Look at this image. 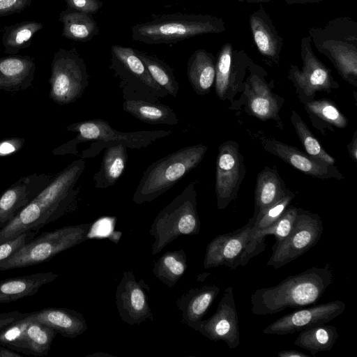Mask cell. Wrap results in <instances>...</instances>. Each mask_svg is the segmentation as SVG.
<instances>
[{
	"mask_svg": "<svg viewBox=\"0 0 357 357\" xmlns=\"http://www.w3.org/2000/svg\"><path fill=\"white\" fill-rule=\"evenodd\" d=\"M85 167L86 161L81 158L54 175L51 183L0 230V244L26 231H39L71 211L78 194L76 185Z\"/></svg>",
	"mask_w": 357,
	"mask_h": 357,
	"instance_id": "cell-1",
	"label": "cell"
},
{
	"mask_svg": "<svg viewBox=\"0 0 357 357\" xmlns=\"http://www.w3.org/2000/svg\"><path fill=\"white\" fill-rule=\"evenodd\" d=\"M332 282L329 264L324 267H310L288 276L275 286L255 290L250 298L251 312L256 315H268L288 308L314 305Z\"/></svg>",
	"mask_w": 357,
	"mask_h": 357,
	"instance_id": "cell-2",
	"label": "cell"
},
{
	"mask_svg": "<svg viewBox=\"0 0 357 357\" xmlns=\"http://www.w3.org/2000/svg\"><path fill=\"white\" fill-rule=\"evenodd\" d=\"M68 131L77 132V136L69 142L54 149L52 153L56 155H77L79 144L92 142L89 149L82 152L81 158L96 156L104 148L123 144L127 148L140 149L146 148L159 139L172 133L171 130H139L122 132L114 129L109 123L100 119L85 120L66 126Z\"/></svg>",
	"mask_w": 357,
	"mask_h": 357,
	"instance_id": "cell-3",
	"label": "cell"
},
{
	"mask_svg": "<svg viewBox=\"0 0 357 357\" xmlns=\"http://www.w3.org/2000/svg\"><path fill=\"white\" fill-rule=\"evenodd\" d=\"M226 30L222 17L207 14L175 13L133 25L132 40L148 45L171 44L202 34Z\"/></svg>",
	"mask_w": 357,
	"mask_h": 357,
	"instance_id": "cell-4",
	"label": "cell"
},
{
	"mask_svg": "<svg viewBox=\"0 0 357 357\" xmlns=\"http://www.w3.org/2000/svg\"><path fill=\"white\" fill-rule=\"evenodd\" d=\"M309 36L317 50L332 63L338 75L357 86V22L349 16L309 28Z\"/></svg>",
	"mask_w": 357,
	"mask_h": 357,
	"instance_id": "cell-5",
	"label": "cell"
},
{
	"mask_svg": "<svg viewBox=\"0 0 357 357\" xmlns=\"http://www.w3.org/2000/svg\"><path fill=\"white\" fill-rule=\"evenodd\" d=\"M207 150L208 146L201 144L189 146L151 164L142 174L132 201L141 204L158 198L195 169Z\"/></svg>",
	"mask_w": 357,
	"mask_h": 357,
	"instance_id": "cell-6",
	"label": "cell"
},
{
	"mask_svg": "<svg viewBox=\"0 0 357 357\" xmlns=\"http://www.w3.org/2000/svg\"><path fill=\"white\" fill-rule=\"evenodd\" d=\"M197 197L195 183L191 182L158 213L149 231L155 239L152 244L153 255L180 236L199 233Z\"/></svg>",
	"mask_w": 357,
	"mask_h": 357,
	"instance_id": "cell-7",
	"label": "cell"
},
{
	"mask_svg": "<svg viewBox=\"0 0 357 357\" xmlns=\"http://www.w3.org/2000/svg\"><path fill=\"white\" fill-rule=\"evenodd\" d=\"M91 223L66 226L43 232L0 263V271L24 268L47 261L89 238Z\"/></svg>",
	"mask_w": 357,
	"mask_h": 357,
	"instance_id": "cell-8",
	"label": "cell"
},
{
	"mask_svg": "<svg viewBox=\"0 0 357 357\" xmlns=\"http://www.w3.org/2000/svg\"><path fill=\"white\" fill-rule=\"evenodd\" d=\"M110 66L119 79L123 98L160 102L168 94L153 79L135 49L114 45L110 50Z\"/></svg>",
	"mask_w": 357,
	"mask_h": 357,
	"instance_id": "cell-9",
	"label": "cell"
},
{
	"mask_svg": "<svg viewBox=\"0 0 357 357\" xmlns=\"http://www.w3.org/2000/svg\"><path fill=\"white\" fill-rule=\"evenodd\" d=\"M266 70L254 61L248 68L243 89L239 98L229 109L244 112L261 121H271L275 126L283 130L284 125L280 116V111L285 99L273 91L274 81L268 79Z\"/></svg>",
	"mask_w": 357,
	"mask_h": 357,
	"instance_id": "cell-10",
	"label": "cell"
},
{
	"mask_svg": "<svg viewBox=\"0 0 357 357\" xmlns=\"http://www.w3.org/2000/svg\"><path fill=\"white\" fill-rule=\"evenodd\" d=\"M89 78L86 64L76 48H60L51 63L49 97L59 105L73 103L85 92Z\"/></svg>",
	"mask_w": 357,
	"mask_h": 357,
	"instance_id": "cell-11",
	"label": "cell"
},
{
	"mask_svg": "<svg viewBox=\"0 0 357 357\" xmlns=\"http://www.w3.org/2000/svg\"><path fill=\"white\" fill-rule=\"evenodd\" d=\"M302 67L290 64L287 78L293 84L301 104L315 99L317 93H330L340 87L332 75V71L314 54L310 37L301 40Z\"/></svg>",
	"mask_w": 357,
	"mask_h": 357,
	"instance_id": "cell-12",
	"label": "cell"
},
{
	"mask_svg": "<svg viewBox=\"0 0 357 357\" xmlns=\"http://www.w3.org/2000/svg\"><path fill=\"white\" fill-rule=\"evenodd\" d=\"M323 230V222L318 214L298 208L292 230L281 243L273 246V253L266 265L277 269L298 258L318 243Z\"/></svg>",
	"mask_w": 357,
	"mask_h": 357,
	"instance_id": "cell-13",
	"label": "cell"
},
{
	"mask_svg": "<svg viewBox=\"0 0 357 357\" xmlns=\"http://www.w3.org/2000/svg\"><path fill=\"white\" fill-rule=\"evenodd\" d=\"M215 92L217 97L234 104L243 89L248 68L254 61L243 50H235L230 43L222 46L215 57Z\"/></svg>",
	"mask_w": 357,
	"mask_h": 357,
	"instance_id": "cell-14",
	"label": "cell"
},
{
	"mask_svg": "<svg viewBox=\"0 0 357 357\" xmlns=\"http://www.w3.org/2000/svg\"><path fill=\"white\" fill-rule=\"evenodd\" d=\"M245 174L246 167L239 144L234 140L222 143L215 162V191L219 210L225 209L236 199Z\"/></svg>",
	"mask_w": 357,
	"mask_h": 357,
	"instance_id": "cell-15",
	"label": "cell"
},
{
	"mask_svg": "<svg viewBox=\"0 0 357 357\" xmlns=\"http://www.w3.org/2000/svg\"><path fill=\"white\" fill-rule=\"evenodd\" d=\"M250 137L268 153L280 158L303 174L320 179L342 180L344 175L335 164H330L310 156L298 148L275 139L261 130L246 129Z\"/></svg>",
	"mask_w": 357,
	"mask_h": 357,
	"instance_id": "cell-16",
	"label": "cell"
},
{
	"mask_svg": "<svg viewBox=\"0 0 357 357\" xmlns=\"http://www.w3.org/2000/svg\"><path fill=\"white\" fill-rule=\"evenodd\" d=\"M149 290L144 280H136L132 271H123L115 294L116 307L122 321L130 325L140 324L148 319L153 321L147 296Z\"/></svg>",
	"mask_w": 357,
	"mask_h": 357,
	"instance_id": "cell-17",
	"label": "cell"
},
{
	"mask_svg": "<svg viewBox=\"0 0 357 357\" xmlns=\"http://www.w3.org/2000/svg\"><path fill=\"white\" fill-rule=\"evenodd\" d=\"M346 305L336 300L312 307H302L276 319L264 330L266 335H284L325 324L341 314Z\"/></svg>",
	"mask_w": 357,
	"mask_h": 357,
	"instance_id": "cell-18",
	"label": "cell"
},
{
	"mask_svg": "<svg viewBox=\"0 0 357 357\" xmlns=\"http://www.w3.org/2000/svg\"><path fill=\"white\" fill-rule=\"evenodd\" d=\"M197 331L210 340L225 342L230 349L240 345L239 321L231 287L225 289L215 312L202 319Z\"/></svg>",
	"mask_w": 357,
	"mask_h": 357,
	"instance_id": "cell-19",
	"label": "cell"
},
{
	"mask_svg": "<svg viewBox=\"0 0 357 357\" xmlns=\"http://www.w3.org/2000/svg\"><path fill=\"white\" fill-rule=\"evenodd\" d=\"M255 218L234 231L220 234L207 245L204 259L205 268L226 266L234 269L241 265V257L254 232Z\"/></svg>",
	"mask_w": 357,
	"mask_h": 357,
	"instance_id": "cell-20",
	"label": "cell"
},
{
	"mask_svg": "<svg viewBox=\"0 0 357 357\" xmlns=\"http://www.w3.org/2000/svg\"><path fill=\"white\" fill-rule=\"evenodd\" d=\"M54 175L33 174L25 176L0 195V230L52 181Z\"/></svg>",
	"mask_w": 357,
	"mask_h": 357,
	"instance_id": "cell-21",
	"label": "cell"
},
{
	"mask_svg": "<svg viewBox=\"0 0 357 357\" xmlns=\"http://www.w3.org/2000/svg\"><path fill=\"white\" fill-rule=\"evenodd\" d=\"M249 25L253 40L263 61L271 67L278 66L284 38L277 31L263 6H259L250 15Z\"/></svg>",
	"mask_w": 357,
	"mask_h": 357,
	"instance_id": "cell-22",
	"label": "cell"
},
{
	"mask_svg": "<svg viewBox=\"0 0 357 357\" xmlns=\"http://www.w3.org/2000/svg\"><path fill=\"white\" fill-rule=\"evenodd\" d=\"M36 67L35 59L29 55L0 57V90L17 93L31 87Z\"/></svg>",
	"mask_w": 357,
	"mask_h": 357,
	"instance_id": "cell-23",
	"label": "cell"
},
{
	"mask_svg": "<svg viewBox=\"0 0 357 357\" xmlns=\"http://www.w3.org/2000/svg\"><path fill=\"white\" fill-rule=\"evenodd\" d=\"M220 291L217 285L208 284L191 288L181 295L176 305L181 313V322L197 331Z\"/></svg>",
	"mask_w": 357,
	"mask_h": 357,
	"instance_id": "cell-24",
	"label": "cell"
},
{
	"mask_svg": "<svg viewBox=\"0 0 357 357\" xmlns=\"http://www.w3.org/2000/svg\"><path fill=\"white\" fill-rule=\"evenodd\" d=\"M31 321L47 325L63 337L75 338L87 330V323L82 313L63 307H46L29 312Z\"/></svg>",
	"mask_w": 357,
	"mask_h": 357,
	"instance_id": "cell-25",
	"label": "cell"
},
{
	"mask_svg": "<svg viewBox=\"0 0 357 357\" xmlns=\"http://www.w3.org/2000/svg\"><path fill=\"white\" fill-rule=\"evenodd\" d=\"M298 215V208L289 205L281 217L271 225L261 229L255 230L247 244L241 257V266H245L252 257L264 250L265 238L274 235L275 243L273 246L281 243L292 230Z\"/></svg>",
	"mask_w": 357,
	"mask_h": 357,
	"instance_id": "cell-26",
	"label": "cell"
},
{
	"mask_svg": "<svg viewBox=\"0 0 357 357\" xmlns=\"http://www.w3.org/2000/svg\"><path fill=\"white\" fill-rule=\"evenodd\" d=\"M59 277L54 272H42L0 280V303H10L36 294L40 288Z\"/></svg>",
	"mask_w": 357,
	"mask_h": 357,
	"instance_id": "cell-27",
	"label": "cell"
},
{
	"mask_svg": "<svg viewBox=\"0 0 357 357\" xmlns=\"http://www.w3.org/2000/svg\"><path fill=\"white\" fill-rule=\"evenodd\" d=\"M289 190L276 169L268 166L264 167L256 179L253 216L261 213L282 198Z\"/></svg>",
	"mask_w": 357,
	"mask_h": 357,
	"instance_id": "cell-28",
	"label": "cell"
},
{
	"mask_svg": "<svg viewBox=\"0 0 357 357\" xmlns=\"http://www.w3.org/2000/svg\"><path fill=\"white\" fill-rule=\"evenodd\" d=\"M215 57L204 49L195 50L187 63V76L195 93L204 96L211 91L215 77Z\"/></svg>",
	"mask_w": 357,
	"mask_h": 357,
	"instance_id": "cell-29",
	"label": "cell"
},
{
	"mask_svg": "<svg viewBox=\"0 0 357 357\" xmlns=\"http://www.w3.org/2000/svg\"><path fill=\"white\" fill-rule=\"evenodd\" d=\"M312 126L321 135L343 129L348 125V119L336 103L327 98L313 100L303 105Z\"/></svg>",
	"mask_w": 357,
	"mask_h": 357,
	"instance_id": "cell-30",
	"label": "cell"
},
{
	"mask_svg": "<svg viewBox=\"0 0 357 357\" xmlns=\"http://www.w3.org/2000/svg\"><path fill=\"white\" fill-rule=\"evenodd\" d=\"M127 161V147L123 144L105 148L100 167L93 178L95 188H107L114 185L123 173Z\"/></svg>",
	"mask_w": 357,
	"mask_h": 357,
	"instance_id": "cell-31",
	"label": "cell"
},
{
	"mask_svg": "<svg viewBox=\"0 0 357 357\" xmlns=\"http://www.w3.org/2000/svg\"><path fill=\"white\" fill-rule=\"evenodd\" d=\"M59 21L63 24L62 36L73 41H89L100 31L91 15L68 8L60 13Z\"/></svg>",
	"mask_w": 357,
	"mask_h": 357,
	"instance_id": "cell-32",
	"label": "cell"
},
{
	"mask_svg": "<svg viewBox=\"0 0 357 357\" xmlns=\"http://www.w3.org/2000/svg\"><path fill=\"white\" fill-rule=\"evenodd\" d=\"M123 109L146 123L175 126L178 123L174 111L160 102L126 100L123 103Z\"/></svg>",
	"mask_w": 357,
	"mask_h": 357,
	"instance_id": "cell-33",
	"label": "cell"
},
{
	"mask_svg": "<svg viewBox=\"0 0 357 357\" xmlns=\"http://www.w3.org/2000/svg\"><path fill=\"white\" fill-rule=\"evenodd\" d=\"M337 337V328L325 324L300 331L294 344L309 351L314 356L319 352L331 351Z\"/></svg>",
	"mask_w": 357,
	"mask_h": 357,
	"instance_id": "cell-34",
	"label": "cell"
},
{
	"mask_svg": "<svg viewBox=\"0 0 357 357\" xmlns=\"http://www.w3.org/2000/svg\"><path fill=\"white\" fill-rule=\"evenodd\" d=\"M188 268L187 255L181 249L165 252L153 266L154 276L168 287H174Z\"/></svg>",
	"mask_w": 357,
	"mask_h": 357,
	"instance_id": "cell-35",
	"label": "cell"
},
{
	"mask_svg": "<svg viewBox=\"0 0 357 357\" xmlns=\"http://www.w3.org/2000/svg\"><path fill=\"white\" fill-rule=\"evenodd\" d=\"M43 27L41 22L35 21L21 22L3 27L1 38L5 53L17 54L20 50L29 47L34 35Z\"/></svg>",
	"mask_w": 357,
	"mask_h": 357,
	"instance_id": "cell-36",
	"label": "cell"
},
{
	"mask_svg": "<svg viewBox=\"0 0 357 357\" xmlns=\"http://www.w3.org/2000/svg\"><path fill=\"white\" fill-rule=\"evenodd\" d=\"M135 50L157 84L168 95L176 98L179 90V84L171 66L155 55L139 50Z\"/></svg>",
	"mask_w": 357,
	"mask_h": 357,
	"instance_id": "cell-37",
	"label": "cell"
},
{
	"mask_svg": "<svg viewBox=\"0 0 357 357\" xmlns=\"http://www.w3.org/2000/svg\"><path fill=\"white\" fill-rule=\"evenodd\" d=\"M289 119L305 153L326 162L335 163V159L326 151L297 112L292 110Z\"/></svg>",
	"mask_w": 357,
	"mask_h": 357,
	"instance_id": "cell-38",
	"label": "cell"
},
{
	"mask_svg": "<svg viewBox=\"0 0 357 357\" xmlns=\"http://www.w3.org/2000/svg\"><path fill=\"white\" fill-rule=\"evenodd\" d=\"M57 331L43 324L31 321L25 331L28 355H47Z\"/></svg>",
	"mask_w": 357,
	"mask_h": 357,
	"instance_id": "cell-39",
	"label": "cell"
},
{
	"mask_svg": "<svg viewBox=\"0 0 357 357\" xmlns=\"http://www.w3.org/2000/svg\"><path fill=\"white\" fill-rule=\"evenodd\" d=\"M31 322L29 312L0 330V345L27 354L25 331Z\"/></svg>",
	"mask_w": 357,
	"mask_h": 357,
	"instance_id": "cell-40",
	"label": "cell"
},
{
	"mask_svg": "<svg viewBox=\"0 0 357 357\" xmlns=\"http://www.w3.org/2000/svg\"><path fill=\"white\" fill-rule=\"evenodd\" d=\"M296 195L291 190L278 201L264 210L255 218L254 229L258 230L267 227L276 222L290 205Z\"/></svg>",
	"mask_w": 357,
	"mask_h": 357,
	"instance_id": "cell-41",
	"label": "cell"
},
{
	"mask_svg": "<svg viewBox=\"0 0 357 357\" xmlns=\"http://www.w3.org/2000/svg\"><path fill=\"white\" fill-rule=\"evenodd\" d=\"M39 231L29 230L0 244V263L15 253L20 248L36 236Z\"/></svg>",
	"mask_w": 357,
	"mask_h": 357,
	"instance_id": "cell-42",
	"label": "cell"
},
{
	"mask_svg": "<svg viewBox=\"0 0 357 357\" xmlns=\"http://www.w3.org/2000/svg\"><path fill=\"white\" fill-rule=\"evenodd\" d=\"M67 8L89 15L97 13L103 5L101 0H65Z\"/></svg>",
	"mask_w": 357,
	"mask_h": 357,
	"instance_id": "cell-43",
	"label": "cell"
},
{
	"mask_svg": "<svg viewBox=\"0 0 357 357\" xmlns=\"http://www.w3.org/2000/svg\"><path fill=\"white\" fill-rule=\"evenodd\" d=\"M32 0H0V17L23 12Z\"/></svg>",
	"mask_w": 357,
	"mask_h": 357,
	"instance_id": "cell-44",
	"label": "cell"
},
{
	"mask_svg": "<svg viewBox=\"0 0 357 357\" xmlns=\"http://www.w3.org/2000/svg\"><path fill=\"white\" fill-rule=\"evenodd\" d=\"M24 142V139L20 137H10L0 140V158L17 153Z\"/></svg>",
	"mask_w": 357,
	"mask_h": 357,
	"instance_id": "cell-45",
	"label": "cell"
},
{
	"mask_svg": "<svg viewBox=\"0 0 357 357\" xmlns=\"http://www.w3.org/2000/svg\"><path fill=\"white\" fill-rule=\"evenodd\" d=\"M24 314L17 311L0 314V330L11 322L22 318Z\"/></svg>",
	"mask_w": 357,
	"mask_h": 357,
	"instance_id": "cell-46",
	"label": "cell"
},
{
	"mask_svg": "<svg viewBox=\"0 0 357 357\" xmlns=\"http://www.w3.org/2000/svg\"><path fill=\"white\" fill-rule=\"evenodd\" d=\"M350 158L357 162V130H355L351 142L347 145Z\"/></svg>",
	"mask_w": 357,
	"mask_h": 357,
	"instance_id": "cell-47",
	"label": "cell"
},
{
	"mask_svg": "<svg viewBox=\"0 0 357 357\" xmlns=\"http://www.w3.org/2000/svg\"><path fill=\"white\" fill-rule=\"evenodd\" d=\"M279 357H310L308 355L296 350H282L278 353Z\"/></svg>",
	"mask_w": 357,
	"mask_h": 357,
	"instance_id": "cell-48",
	"label": "cell"
},
{
	"mask_svg": "<svg viewBox=\"0 0 357 357\" xmlns=\"http://www.w3.org/2000/svg\"><path fill=\"white\" fill-rule=\"evenodd\" d=\"M23 354L0 345V357H22Z\"/></svg>",
	"mask_w": 357,
	"mask_h": 357,
	"instance_id": "cell-49",
	"label": "cell"
},
{
	"mask_svg": "<svg viewBox=\"0 0 357 357\" xmlns=\"http://www.w3.org/2000/svg\"><path fill=\"white\" fill-rule=\"evenodd\" d=\"M289 5L319 3L327 0H284Z\"/></svg>",
	"mask_w": 357,
	"mask_h": 357,
	"instance_id": "cell-50",
	"label": "cell"
},
{
	"mask_svg": "<svg viewBox=\"0 0 357 357\" xmlns=\"http://www.w3.org/2000/svg\"><path fill=\"white\" fill-rule=\"evenodd\" d=\"M241 2H248V3H263V2H269L275 0H238Z\"/></svg>",
	"mask_w": 357,
	"mask_h": 357,
	"instance_id": "cell-51",
	"label": "cell"
}]
</instances>
